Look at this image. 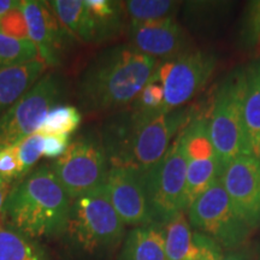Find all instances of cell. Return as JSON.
Listing matches in <instances>:
<instances>
[{
  "label": "cell",
  "instance_id": "obj_11",
  "mask_svg": "<svg viewBox=\"0 0 260 260\" xmlns=\"http://www.w3.org/2000/svg\"><path fill=\"white\" fill-rule=\"evenodd\" d=\"M234 209L252 230L260 226V161L240 155L224 168L220 177Z\"/></svg>",
  "mask_w": 260,
  "mask_h": 260
},
{
  "label": "cell",
  "instance_id": "obj_13",
  "mask_svg": "<svg viewBox=\"0 0 260 260\" xmlns=\"http://www.w3.org/2000/svg\"><path fill=\"white\" fill-rule=\"evenodd\" d=\"M28 28V38L38 50V56L46 67H58L67 44L73 40L64 30L50 3L40 0L21 2Z\"/></svg>",
  "mask_w": 260,
  "mask_h": 260
},
{
  "label": "cell",
  "instance_id": "obj_24",
  "mask_svg": "<svg viewBox=\"0 0 260 260\" xmlns=\"http://www.w3.org/2000/svg\"><path fill=\"white\" fill-rule=\"evenodd\" d=\"M38 50L29 39H15L0 32V69L38 59Z\"/></svg>",
  "mask_w": 260,
  "mask_h": 260
},
{
  "label": "cell",
  "instance_id": "obj_4",
  "mask_svg": "<svg viewBox=\"0 0 260 260\" xmlns=\"http://www.w3.org/2000/svg\"><path fill=\"white\" fill-rule=\"evenodd\" d=\"M124 236V223L103 187L73 199L59 241L65 260H109Z\"/></svg>",
  "mask_w": 260,
  "mask_h": 260
},
{
  "label": "cell",
  "instance_id": "obj_10",
  "mask_svg": "<svg viewBox=\"0 0 260 260\" xmlns=\"http://www.w3.org/2000/svg\"><path fill=\"white\" fill-rule=\"evenodd\" d=\"M216 65L214 54L201 50H189L158 64L154 79L164 88L165 111L180 109L199 93Z\"/></svg>",
  "mask_w": 260,
  "mask_h": 260
},
{
  "label": "cell",
  "instance_id": "obj_34",
  "mask_svg": "<svg viewBox=\"0 0 260 260\" xmlns=\"http://www.w3.org/2000/svg\"><path fill=\"white\" fill-rule=\"evenodd\" d=\"M222 260H251V256L246 252L236 249V251H228L225 254H223Z\"/></svg>",
  "mask_w": 260,
  "mask_h": 260
},
{
  "label": "cell",
  "instance_id": "obj_19",
  "mask_svg": "<svg viewBox=\"0 0 260 260\" xmlns=\"http://www.w3.org/2000/svg\"><path fill=\"white\" fill-rule=\"evenodd\" d=\"M93 18L94 44L115 38L123 27L124 6L121 2L112 0H86Z\"/></svg>",
  "mask_w": 260,
  "mask_h": 260
},
{
  "label": "cell",
  "instance_id": "obj_9",
  "mask_svg": "<svg viewBox=\"0 0 260 260\" xmlns=\"http://www.w3.org/2000/svg\"><path fill=\"white\" fill-rule=\"evenodd\" d=\"M64 81L51 73L40 77L0 119V151L38 132L45 116L63 98Z\"/></svg>",
  "mask_w": 260,
  "mask_h": 260
},
{
  "label": "cell",
  "instance_id": "obj_5",
  "mask_svg": "<svg viewBox=\"0 0 260 260\" xmlns=\"http://www.w3.org/2000/svg\"><path fill=\"white\" fill-rule=\"evenodd\" d=\"M246 71L235 70L220 84L209 118L211 140L223 169L240 155H252L243 121Z\"/></svg>",
  "mask_w": 260,
  "mask_h": 260
},
{
  "label": "cell",
  "instance_id": "obj_20",
  "mask_svg": "<svg viewBox=\"0 0 260 260\" xmlns=\"http://www.w3.org/2000/svg\"><path fill=\"white\" fill-rule=\"evenodd\" d=\"M0 260H51L41 242L8 226L0 228Z\"/></svg>",
  "mask_w": 260,
  "mask_h": 260
},
{
  "label": "cell",
  "instance_id": "obj_26",
  "mask_svg": "<svg viewBox=\"0 0 260 260\" xmlns=\"http://www.w3.org/2000/svg\"><path fill=\"white\" fill-rule=\"evenodd\" d=\"M241 40L246 47L260 53V0L248 4L242 23Z\"/></svg>",
  "mask_w": 260,
  "mask_h": 260
},
{
  "label": "cell",
  "instance_id": "obj_2",
  "mask_svg": "<svg viewBox=\"0 0 260 260\" xmlns=\"http://www.w3.org/2000/svg\"><path fill=\"white\" fill-rule=\"evenodd\" d=\"M158 64V59L130 45L106 48L81 75L77 84L81 109L102 113L128 106L154 76Z\"/></svg>",
  "mask_w": 260,
  "mask_h": 260
},
{
  "label": "cell",
  "instance_id": "obj_29",
  "mask_svg": "<svg viewBox=\"0 0 260 260\" xmlns=\"http://www.w3.org/2000/svg\"><path fill=\"white\" fill-rule=\"evenodd\" d=\"M223 249L210 237L194 233V248L186 260H222Z\"/></svg>",
  "mask_w": 260,
  "mask_h": 260
},
{
  "label": "cell",
  "instance_id": "obj_6",
  "mask_svg": "<svg viewBox=\"0 0 260 260\" xmlns=\"http://www.w3.org/2000/svg\"><path fill=\"white\" fill-rule=\"evenodd\" d=\"M50 169L71 199L103 188L110 164L99 133L77 136Z\"/></svg>",
  "mask_w": 260,
  "mask_h": 260
},
{
  "label": "cell",
  "instance_id": "obj_3",
  "mask_svg": "<svg viewBox=\"0 0 260 260\" xmlns=\"http://www.w3.org/2000/svg\"><path fill=\"white\" fill-rule=\"evenodd\" d=\"M71 201L50 165H41L12 187L5 204V225L38 242L59 239Z\"/></svg>",
  "mask_w": 260,
  "mask_h": 260
},
{
  "label": "cell",
  "instance_id": "obj_28",
  "mask_svg": "<svg viewBox=\"0 0 260 260\" xmlns=\"http://www.w3.org/2000/svg\"><path fill=\"white\" fill-rule=\"evenodd\" d=\"M23 177L21 161L15 146L0 151V180L15 184Z\"/></svg>",
  "mask_w": 260,
  "mask_h": 260
},
{
  "label": "cell",
  "instance_id": "obj_30",
  "mask_svg": "<svg viewBox=\"0 0 260 260\" xmlns=\"http://www.w3.org/2000/svg\"><path fill=\"white\" fill-rule=\"evenodd\" d=\"M0 32L15 39H29L27 22L21 6L0 18Z\"/></svg>",
  "mask_w": 260,
  "mask_h": 260
},
{
  "label": "cell",
  "instance_id": "obj_14",
  "mask_svg": "<svg viewBox=\"0 0 260 260\" xmlns=\"http://www.w3.org/2000/svg\"><path fill=\"white\" fill-rule=\"evenodd\" d=\"M130 46L152 58L170 59L191 50L190 40L175 17L129 25Z\"/></svg>",
  "mask_w": 260,
  "mask_h": 260
},
{
  "label": "cell",
  "instance_id": "obj_16",
  "mask_svg": "<svg viewBox=\"0 0 260 260\" xmlns=\"http://www.w3.org/2000/svg\"><path fill=\"white\" fill-rule=\"evenodd\" d=\"M46 65L40 59L0 69V119L40 80Z\"/></svg>",
  "mask_w": 260,
  "mask_h": 260
},
{
  "label": "cell",
  "instance_id": "obj_31",
  "mask_svg": "<svg viewBox=\"0 0 260 260\" xmlns=\"http://www.w3.org/2000/svg\"><path fill=\"white\" fill-rule=\"evenodd\" d=\"M70 145V135L51 134L44 136V152L47 159H58L65 153Z\"/></svg>",
  "mask_w": 260,
  "mask_h": 260
},
{
  "label": "cell",
  "instance_id": "obj_33",
  "mask_svg": "<svg viewBox=\"0 0 260 260\" xmlns=\"http://www.w3.org/2000/svg\"><path fill=\"white\" fill-rule=\"evenodd\" d=\"M21 6V2L17 0H0V18L12 10L18 9Z\"/></svg>",
  "mask_w": 260,
  "mask_h": 260
},
{
  "label": "cell",
  "instance_id": "obj_12",
  "mask_svg": "<svg viewBox=\"0 0 260 260\" xmlns=\"http://www.w3.org/2000/svg\"><path fill=\"white\" fill-rule=\"evenodd\" d=\"M104 189L124 225L153 223L145 189L144 175L128 168H110Z\"/></svg>",
  "mask_w": 260,
  "mask_h": 260
},
{
  "label": "cell",
  "instance_id": "obj_18",
  "mask_svg": "<svg viewBox=\"0 0 260 260\" xmlns=\"http://www.w3.org/2000/svg\"><path fill=\"white\" fill-rule=\"evenodd\" d=\"M246 71V95L243 121L249 149L260 161V59L252 63Z\"/></svg>",
  "mask_w": 260,
  "mask_h": 260
},
{
  "label": "cell",
  "instance_id": "obj_23",
  "mask_svg": "<svg viewBox=\"0 0 260 260\" xmlns=\"http://www.w3.org/2000/svg\"><path fill=\"white\" fill-rule=\"evenodd\" d=\"M81 121L82 116L77 107L58 105L47 112L37 133L42 136L51 134L70 135L79 129Z\"/></svg>",
  "mask_w": 260,
  "mask_h": 260
},
{
  "label": "cell",
  "instance_id": "obj_7",
  "mask_svg": "<svg viewBox=\"0 0 260 260\" xmlns=\"http://www.w3.org/2000/svg\"><path fill=\"white\" fill-rule=\"evenodd\" d=\"M187 217L190 226L226 251L239 249L253 232L234 209L220 180L188 207Z\"/></svg>",
  "mask_w": 260,
  "mask_h": 260
},
{
  "label": "cell",
  "instance_id": "obj_35",
  "mask_svg": "<svg viewBox=\"0 0 260 260\" xmlns=\"http://www.w3.org/2000/svg\"><path fill=\"white\" fill-rule=\"evenodd\" d=\"M258 260H260V252H259V259Z\"/></svg>",
  "mask_w": 260,
  "mask_h": 260
},
{
  "label": "cell",
  "instance_id": "obj_32",
  "mask_svg": "<svg viewBox=\"0 0 260 260\" xmlns=\"http://www.w3.org/2000/svg\"><path fill=\"white\" fill-rule=\"evenodd\" d=\"M14 184L6 182L4 180H0V228L5 225V204L8 199L10 191H11Z\"/></svg>",
  "mask_w": 260,
  "mask_h": 260
},
{
  "label": "cell",
  "instance_id": "obj_21",
  "mask_svg": "<svg viewBox=\"0 0 260 260\" xmlns=\"http://www.w3.org/2000/svg\"><path fill=\"white\" fill-rule=\"evenodd\" d=\"M167 260H186L194 248V233L186 212H181L162 224Z\"/></svg>",
  "mask_w": 260,
  "mask_h": 260
},
{
  "label": "cell",
  "instance_id": "obj_27",
  "mask_svg": "<svg viewBox=\"0 0 260 260\" xmlns=\"http://www.w3.org/2000/svg\"><path fill=\"white\" fill-rule=\"evenodd\" d=\"M133 106L144 111H165V95L161 83L152 77V80L146 84L144 89L140 92Z\"/></svg>",
  "mask_w": 260,
  "mask_h": 260
},
{
  "label": "cell",
  "instance_id": "obj_15",
  "mask_svg": "<svg viewBox=\"0 0 260 260\" xmlns=\"http://www.w3.org/2000/svg\"><path fill=\"white\" fill-rule=\"evenodd\" d=\"M116 260H167L162 224L133 228L125 234Z\"/></svg>",
  "mask_w": 260,
  "mask_h": 260
},
{
  "label": "cell",
  "instance_id": "obj_8",
  "mask_svg": "<svg viewBox=\"0 0 260 260\" xmlns=\"http://www.w3.org/2000/svg\"><path fill=\"white\" fill-rule=\"evenodd\" d=\"M186 175L187 161L178 133L164 157L144 175L154 223L165 224L176 214L186 212Z\"/></svg>",
  "mask_w": 260,
  "mask_h": 260
},
{
  "label": "cell",
  "instance_id": "obj_1",
  "mask_svg": "<svg viewBox=\"0 0 260 260\" xmlns=\"http://www.w3.org/2000/svg\"><path fill=\"white\" fill-rule=\"evenodd\" d=\"M195 115L190 107L151 112L132 105L112 116L99 133L110 168H128L145 175Z\"/></svg>",
  "mask_w": 260,
  "mask_h": 260
},
{
  "label": "cell",
  "instance_id": "obj_17",
  "mask_svg": "<svg viewBox=\"0 0 260 260\" xmlns=\"http://www.w3.org/2000/svg\"><path fill=\"white\" fill-rule=\"evenodd\" d=\"M52 10L67 34L84 44H94L93 18L83 0H53Z\"/></svg>",
  "mask_w": 260,
  "mask_h": 260
},
{
  "label": "cell",
  "instance_id": "obj_22",
  "mask_svg": "<svg viewBox=\"0 0 260 260\" xmlns=\"http://www.w3.org/2000/svg\"><path fill=\"white\" fill-rule=\"evenodd\" d=\"M130 24L175 17L180 3L171 0H129L123 3Z\"/></svg>",
  "mask_w": 260,
  "mask_h": 260
},
{
  "label": "cell",
  "instance_id": "obj_25",
  "mask_svg": "<svg viewBox=\"0 0 260 260\" xmlns=\"http://www.w3.org/2000/svg\"><path fill=\"white\" fill-rule=\"evenodd\" d=\"M15 148L17 151L19 161H21L22 174H23V177H25L42 155L44 136L34 133L18 142L17 145H15Z\"/></svg>",
  "mask_w": 260,
  "mask_h": 260
}]
</instances>
